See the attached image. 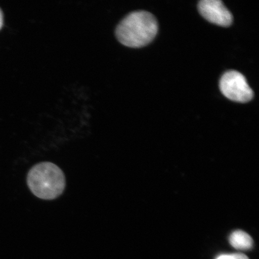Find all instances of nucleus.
Segmentation results:
<instances>
[{
	"instance_id": "f257e3e1",
	"label": "nucleus",
	"mask_w": 259,
	"mask_h": 259,
	"mask_svg": "<svg viewBox=\"0 0 259 259\" xmlns=\"http://www.w3.org/2000/svg\"><path fill=\"white\" fill-rule=\"evenodd\" d=\"M157 32V21L151 13L135 11L119 22L115 34L119 42L125 46L141 48L151 43Z\"/></svg>"
},
{
	"instance_id": "f03ea898",
	"label": "nucleus",
	"mask_w": 259,
	"mask_h": 259,
	"mask_svg": "<svg viewBox=\"0 0 259 259\" xmlns=\"http://www.w3.org/2000/svg\"><path fill=\"white\" fill-rule=\"evenodd\" d=\"M29 189L34 195L44 200H54L63 194L66 177L62 170L51 162H42L32 167L27 176Z\"/></svg>"
},
{
	"instance_id": "7ed1b4c3",
	"label": "nucleus",
	"mask_w": 259,
	"mask_h": 259,
	"mask_svg": "<svg viewBox=\"0 0 259 259\" xmlns=\"http://www.w3.org/2000/svg\"><path fill=\"white\" fill-rule=\"evenodd\" d=\"M220 89L226 98L236 102L247 103L254 97L244 76L235 70L223 74L220 81Z\"/></svg>"
},
{
	"instance_id": "20e7f679",
	"label": "nucleus",
	"mask_w": 259,
	"mask_h": 259,
	"mask_svg": "<svg viewBox=\"0 0 259 259\" xmlns=\"http://www.w3.org/2000/svg\"><path fill=\"white\" fill-rule=\"evenodd\" d=\"M199 11L204 18L211 23L222 27H229L233 16L220 0H202L199 3Z\"/></svg>"
},
{
	"instance_id": "39448f33",
	"label": "nucleus",
	"mask_w": 259,
	"mask_h": 259,
	"mask_svg": "<svg viewBox=\"0 0 259 259\" xmlns=\"http://www.w3.org/2000/svg\"><path fill=\"white\" fill-rule=\"evenodd\" d=\"M230 244L237 250H250L253 245V241L251 236L242 231H236L232 233L229 237Z\"/></svg>"
},
{
	"instance_id": "423d86ee",
	"label": "nucleus",
	"mask_w": 259,
	"mask_h": 259,
	"mask_svg": "<svg viewBox=\"0 0 259 259\" xmlns=\"http://www.w3.org/2000/svg\"><path fill=\"white\" fill-rule=\"evenodd\" d=\"M216 259H249V258L244 254L234 253L220 255Z\"/></svg>"
},
{
	"instance_id": "0eeeda50",
	"label": "nucleus",
	"mask_w": 259,
	"mask_h": 259,
	"mask_svg": "<svg viewBox=\"0 0 259 259\" xmlns=\"http://www.w3.org/2000/svg\"><path fill=\"white\" fill-rule=\"evenodd\" d=\"M3 25V12L0 9V30H1Z\"/></svg>"
}]
</instances>
